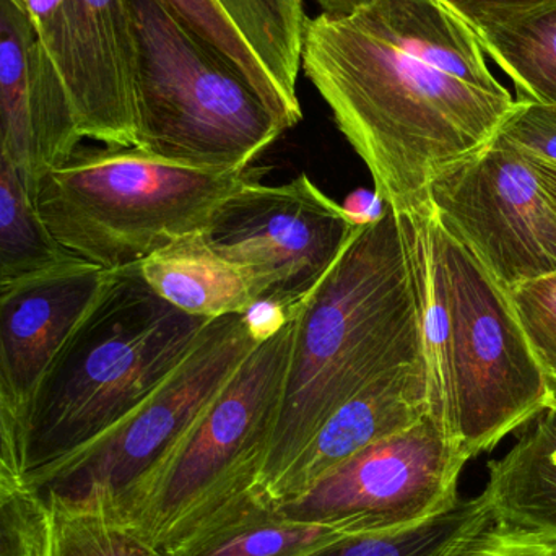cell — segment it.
I'll use <instances>...</instances> for the list:
<instances>
[{
	"mask_svg": "<svg viewBox=\"0 0 556 556\" xmlns=\"http://www.w3.org/2000/svg\"><path fill=\"white\" fill-rule=\"evenodd\" d=\"M301 68L397 214L438 173L489 146L518 100L480 36L440 0H371L304 26Z\"/></svg>",
	"mask_w": 556,
	"mask_h": 556,
	"instance_id": "1",
	"label": "cell"
},
{
	"mask_svg": "<svg viewBox=\"0 0 556 556\" xmlns=\"http://www.w3.org/2000/svg\"><path fill=\"white\" fill-rule=\"evenodd\" d=\"M420 306L428 405L469 456L556 404L508 290L430 202L401 214Z\"/></svg>",
	"mask_w": 556,
	"mask_h": 556,
	"instance_id": "2",
	"label": "cell"
},
{
	"mask_svg": "<svg viewBox=\"0 0 556 556\" xmlns=\"http://www.w3.org/2000/svg\"><path fill=\"white\" fill-rule=\"evenodd\" d=\"M283 397L257 492L266 495L324 421L363 386L424 362L414 263L401 214L359 225L293 311Z\"/></svg>",
	"mask_w": 556,
	"mask_h": 556,
	"instance_id": "3",
	"label": "cell"
},
{
	"mask_svg": "<svg viewBox=\"0 0 556 556\" xmlns=\"http://www.w3.org/2000/svg\"><path fill=\"white\" fill-rule=\"evenodd\" d=\"M211 320L176 309L140 276L110 280L39 382L18 430L29 486L142 404L188 356Z\"/></svg>",
	"mask_w": 556,
	"mask_h": 556,
	"instance_id": "4",
	"label": "cell"
},
{
	"mask_svg": "<svg viewBox=\"0 0 556 556\" xmlns=\"http://www.w3.org/2000/svg\"><path fill=\"white\" fill-rule=\"evenodd\" d=\"M257 176L251 168H192L137 147L77 149L46 173L35 204L65 253L116 270L204 233L218 208Z\"/></svg>",
	"mask_w": 556,
	"mask_h": 556,
	"instance_id": "5",
	"label": "cell"
},
{
	"mask_svg": "<svg viewBox=\"0 0 556 556\" xmlns=\"http://www.w3.org/2000/svg\"><path fill=\"white\" fill-rule=\"evenodd\" d=\"M293 326L291 316L261 339L116 519L153 555H168L257 490L283 397Z\"/></svg>",
	"mask_w": 556,
	"mask_h": 556,
	"instance_id": "6",
	"label": "cell"
},
{
	"mask_svg": "<svg viewBox=\"0 0 556 556\" xmlns=\"http://www.w3.org/2000/svg\"><path fill=\"white\" fill-rule=\"evenodd\" d=\"M136 147L192 168L237 172L285 132L250 81L160 0H130Z\"/></svg>",
	"mask_w": 556,
	"mask_h": 556,
	"instance_id": "7",
	"label": "cell"
},
{
	"mask_svg": "<svg viewBox=\"0 0 556 556\" xmlns=\"http://www.w3.org/2000/svg\"><path fill=\"white\" fill-rule=\"evenodd\" d=\"M263 337L248 313L212 319L142 404L26 489L119 519Z\"/></svg>",
	"mask_w": 556,
	"mask_h": 556,
	"instance_id": "8",
	"label": "cell"
},
{
	"mask_svg": "<svg viewBox=\"0 0 556 556\" xmlns=\"http://www.w3.org/2000/svg\"><path fill=\"white\" fill-rule=\"evenodd\" d=\"M469 460L427 414L359 451L277 509L285 518L327 526L350 538L405 531L459 505L457 485Z\"/></svg>",
	"mask_w": 556,
	"mask_h": 556,
	"instance_id": "9",
	"label": "cell"
},
{
	"mask_svg": "<svg viewBox=\"0 0 556 556\" xmlns=\"http://www.w3.org/2000/svg\"><path fill=\"white\" fill-rule=\"evenodd\" d=\"M260 178L218 208L204 237L247 273L260 304L290 319L359 225L304 173L277 186L261 185Z\"/></svg>",
	"mask_w": 556,
	"mask_h": 556,
	"instance_id": "10",
	"label": "cell"
},
{
	"mask_svg": "<svg viewBox=\"0 0 556 556\" xmlns=\"http://www.w3.org/2000/svg\"><path fill=\"white\" fill-rule=\"evenodd\" d=\"M444 225L506 288L556 274V215L526 153L498 136L428 186Z\"/></svg>",
	"mask_w": 556,
	"mask_h": 556,
	"instance_id": "11",
	"label": "cell"
},
{
	"mask_svg": "<svg viewBox=\"0 0 556 556\" xmlns=\"http://www.w3.org/2000/svg\"><path fill=\"white\" fill-rule=\"evenodd\" d=\"M84 139L136 147V25L130 0H26Z\"/></svg>",
	"mask_w": 556,
	"mask_h": 556,
	"instance_id": "12",
	"label": "cell"
},
{
	"mask_svg": "<svg viewBox=\"0 0 556 556\" xmlns=\"http://www.w3.org/2000/svg\"><path fill=\"white\" fill-rule=\"evenodd\" d=\"M0 132L33 199L84 139L51 55L13 0H0Z\"/></svg>",
	"mask_w": 556,
	"mask_h": 556,
	"instance_id": "13",
	"label": "cell"
},
{
	"mask_svg": "<svg viewBox=\"0 0 556 556\" xmlns=\"http://www.w3.org/2000/svg\"><path fill=\"white\" fill-rule=\"evenodd\" d=\"M110 277L71 256L0 288V386L18 430L39 382Z\"/></svg>",
	"mask_w": 556,
	"mask_h": 556,
	"instance_id": "14",
	"label": "cell"
},
{
	"mask_svg": "<svg viewBox=\"0 0 556 556\" xmlns=\"http://www.w3.org/2000/svg\"><path fill=\"white\" fill-rule=\"evenodd\" d=\"M427 414L430 405L424 362L382 372L324 421L264 498L276 506L300 498L340 464L401 433Z\"/></svg>",
	"mask_w": 556,
	"mask_h": 556,
	"instance_id": "15",
	"label": "cell"
},
{
	"mask_svg": "<svg viewBox=\"0 0 556 556\" xmlns=\"http://www.w3.org/2000/svg\"><path fill=\"white\" fill-rule=\"evenodd\" d=\"M139 270L162 300L202 319L247 314L260 304L251 278L220 256L204 233L166 244L139 263Z\"/></svg>",
	"mask_w": 556,
	"mask_h": 556,
	"instance_id": "16",
	"label": "cell"
},
{
	"mask_svg": "<svg viewBox=\"0 0 556 556\" xmlns=\"http://www.w3.org/2000/svg\"><path fill=\"white\" fill-rule=\"evenodd\" d=\"M346 538L327 526L285 518L254 490L165 556H311Z\"/></svg>",
	"mask_w": 556,
	"mask_h": 556,
	"instance_id": "17",
	"label": "cell"
},
{
	"mask_svg": "<svg viewBox=\"0 0 556 556\" xmlns=\"http://www.w3.org/2000/svg\"><path fill=\"white\" fill-rule=\"evenodd\" d=\"M482 495L508 518L556 531V404L526 427L505 457L489 463Z\"/></svg>",
	"mask_w": 556,
	"mask_h": 556,
	"instance_id": "18",
	"label": "cell"
},
{
	"mask_svg": "<svg viewBox=\"0 0 556 556\" xmlns=\"http://www.w3.org/2000/svg\"><path fill=\"white\" fill-rule=\"evenodd\" d=\"M67 257L46 230L0 132V288Z\"/></svg>",
	"mask_w": 556,
	"mask_h": 556,
	"instance_id": "19",
	"label": "cell"
},
{
	"mask_svg": "<svg viewBox=\"0 0 556 556\" xmlns=\"http://www.w3.org/2000/svg\"><path fill=\"white\" fill-rule=\"evenodd\" d=\"M263 61L278 90L296 113V84L303 48L304 0H218Z\"/></svg>",
	"mask_w": 556,
	"mask_h": 556,
	"instance_id": "20",
	"label": "cell"
},
{
	"mask_svg": "<svg viewBox=\"0 0 556 556\" xmlns=\"http://www.w3.org/2000/svg\"><path fill=\"white\" fill-rule=\"evenodd\" d=\"M480 41L511 78L518 100L556 110V7L485 33Z\"/></svg>",
	"mask_w": 556,
	"mask_h": 556,
	"instance_id": "21",
	"label": "cell"
},
{
	"mask_svg": "<svg viewBox=\"0 0 556 556\" xmlns=\"http://www.w3.org/2000/svg\"><path fill=\"white\" fill-rule=\"evenodd\" d=\"M165 3L194 35L224 55L250 81L283 130L296 126L303 114L296 113L278 90L269 71L257 58L227 10L218 0H160Z\"/></svg>",
	"mask_w": 556,
	"mask_h": 556,
	"instance_id": "22",
	"label": "cell"
},
{
	"mask_svg": "<svg viewBox=\"0 0 556 556\" xmlns=\"http://www.w3.org/2000/svg\"><path fill=\"white\" fill-rule=\"evenodd\" d=\"M434 556H556V531L508 518L480 495Z\"/></svg>",
	"mask_w": 556,
	"mask_h": 556,
	"instance_id": "23",
	"label": "cell"
},
{
	"mask_svg": "<svg viewBox=\"0 0 556 556\" xmlns=\"http://www.w3.org/2000/svg\"><path fill=\"white\" fill-rule=\"evenodd\" d=\"M48 556H155L126 526L100 508L46 500Z\"/></svg>",
	"mask_w": 556,
	"mask_h": 556,
	"instance_id": "24",
	"label": "cell"
},
{
	"mask_svg": "<svg viewBox=\"0 0 556 556\" xmlns=\"http://www.w3.org/2000/svg\"><path fill=\"white\" fill-rule=\"evenodd\" d=\"M472 506V500L454 506L424 525L401 532L346 538L311 556H434L456 531Z\"/></svg>",
	"mask_w": 556,
	"mask_h": 556,
	"instance_id": "25",
	"label": "cell"
},
{
	"mask_svg": "<svg viewBox=\"0 0 556 556\" xmlns=\"http://www.w3.org/2000/svg\"><path fill=\"white\" fill-rule=\"evenodd\" d=\"M48 503L22 483L0 480V556H48Z\"/></svg>",
	"mask_w": 556,
	"mask_h": 556,
	"instance_id": "26",
	"label": "cell"
},
{
	"mask_svg": "<svg viewBox=\"0 0 556 556\" xmlns=\"http://www.w3.org/2000/svg\"><path fill=\"white\" fill-rule=\"evenodd\" d=\"M532 352L556 394V274L508 290Z\"/></svg>",
	"mask_w": 556,
	"mask_h": 556,
	"instance_id": "27",
	"label": "cell"
},
{
	"mask_svg": "<svg viewBox=\"0 0 556 556\" xmlns=\"http://www.w3.org/2000/svg\"><path fill=\"white\" fill-rule=\"evenodd\" d=\"M498 137L521 152L556 163V110L518 100Z\"/></svg>",
	"mask_w": 556,
	"mask_h": 556,
	"instance_id": "28",
	"label": "cell"
},
{
	"mask_svg": "<svg viewBox=\"0 0 556 556\" xmlns=\"http://www.w3.org/2000/svg\"><path fill=\"white\" fill-rule=\"evenodd\" d=\"M456 12L477 35L505 28L545 10L555 9L556 0H440Z\"/></svg>",
	"mask_w": 556,
	"mask_h": 556,
	"instance_id": "29",
	"label": "cell"
},
{
	"mask_svg": "<svg viewBox=\"0 0 556 556\" xmlns=\"http://www.w3.org/2000/svg\"><path fill=\"white\" fill-rule=\"evenodd\" d=\"M0 473L13 483L20 480L18 427L0 386Z\"/></svg>",
	"mask_w": 556,
	"mask_h": 556,
	"instance_id": "30",
	"label": "cell"
},
{
	"mask_svg": "<svg viewBox=\"0 0 556 556\" xmlns=\"http://www.w3.org/2000/svg\"><path fill=\"white\" fill-rule=\"evenodd\" d=\"M349 217L356 225L369 224V222L378 220L386 211V204H382L376 194H369L366 191H355L346 198L343 204Z\"/></svg>",
	"mask_w": 556,
	"mask_h": 556,
	"instance_id": "31",
	"label": "cell"
},
{
	"mask_svg": "<svg viewBox=\"0 0 556 556\" xmlns=\"http://www.w3.org/2000/svg\"><path fill=\"white\" fill-rule=\"evenodd\" d=\"M526 156H528L529 162H531V165L534 166L535 172H538L542 188H544L545 194H547L548 204H551L552 211H554L556 215V163L538 159V156L529 155V153H526Z\"/></svg>",
	"mask_w": 556,
	"mask_h": 556,
	"instance_id": "32",
	"label": "cell"
},
{
	"mask_svg": "<svg viewBox=\"0 0 556 556\" xmlns=\"http://www.w3.org/2000/svg\"><path fill=\"white\" fill-rule=\"evenodd\" d=\"M316 2L319 3L323 13L345 15V13L353 12V10L359 9L371 0H316Z\"/></svg>",
	"mask_w": 556,
	"mask_h": 556,
	"instance_id": "33",
	"label": "cell"
},
{
	"mask_svg": "<svg viewBox=\"0 0 556 556\" xmlns=\"http://www.w3.org/2000/svg\"><path fill=\"white\" fill-rule=\"evenodd\" d=\"M13 2L26 10V0H13Z\"/></svg>",
	"mask_w": 556,
	"mask_h": 556,
	"instance_id": "34",
	"label": "cell"
},
{
	"mask_svg": "<svg viewBox=\"0 0 556 556\" xmlns=\"http://www.w3.org/2000/svg\"><path fill=\"white\" fill-rule=\"evenodd\" d=\"M0 480H3V482H9V480L3 479L2 473H0ZM13 483V482H12Z\"/></svg>",
	"mask_w": 556,
	"mask_h": 556,
	"instance_id": "35",
	"label": "cell"
}]
</instances>
